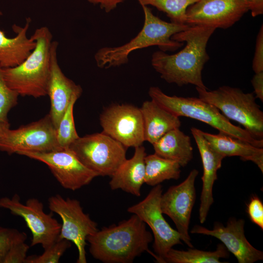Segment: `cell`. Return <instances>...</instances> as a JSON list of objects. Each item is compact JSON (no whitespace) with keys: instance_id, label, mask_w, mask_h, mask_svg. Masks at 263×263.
<instances>
[{"instance_id":"obj_1","label":"cell","mask_w":263,"mask_h":263,"mask_svg":"<svg viewBox=\"0 0 263 263\" xmlns=\"http://www.w3.org/2000/svg\"><path fill=\"white\" fill-rule=\"evenodd\" d=\"M216 28L192 25L173 35L172 40L184 42L185 47L177 53L169 55L157 51L151 56V63L161 77L169 83L179 86L192 84L207 89L202 79V71L209 59L207 46Z\"/></svg>"},{"instance_id":"obj_2","label":"cell","mask_w":263,"mask_h":263,"mask_svg":"<svg viewBox=\"0 0 263 263\" xmlns=\"http://www.w3.org/2000/svg\"><path fill=\"white\" fill-rule=\"evenodd\" d=\"M146 224L132 214L117 225L103 227L87 238L93 257L105 263H129L146 251L155 260L157 256L149 249L152 241Z\"/></svg>"},{"instance_id":"obj_3","label":"cell","mask_w":263,"mask_h":263,"mask_svg":"<svg viewBox=\"0 0 263 263\" xmlns=\"http://www.w3.org/2000/svg\"><path fill=\"white\" fill-rule=\"evenodd\" d=\"M144 14V22L141 30L130 41L115 47H103L94 55L97 66L107 69L127 63L130 54L138 49L157 46L163 52H173L184 42L172 40L171 37L188 28L190 25L168 22L155 16L151 9L141 5Z\"/></svg>"},{"instance_id":"obj_4","label":"cell","mask_w":263,"mask_h":263,"mask_svg":"<svg viewBox=\"0 0 263 263\" xmlns=\"http://www.w3.org/2000/svg\"><path fill=\"white\" fill-rule=\"evenodd\" d=\"M31 37L36 42L34 50L19 65L2 68V73L8 87L19 95L38 98L47 95L53 36L42 26Z\"/></svg>"},{"instance_id":"obj_5","label":"cell","mask_w":263,"mask_h":263,"mask_svg":"<svg viewBox=\"0 0 263 263\" xmlns=\"http://www.w3.org/2000/svg\"><path fill=\"white\" fill-rule=\"evenodd\" d=\"M148 93L151 100L178 117L184 116L200 121L220 132L256 147H263V139H256L245 129L233 125L215 106L199 97L169 96L157 87H150Z\"/></svg>"},{"instance_id":"obj_6","label":"cell","mask_w":263,"mask_h":263,"mask_svg":"<svg viewBox=\"0 0 263 263\" xmlns=\"http://www.w3.org/2000/svg\"><path fill=\"white\" fill-rule=\"evenodd\" d=\"M196 89L200 98L215 106L229 120L242 125L254 138L263 139V112L254 93L228 86L213 91Z\"/></svg>"},{"instance_id":"obj_7","label":"cell","mask_w":263,"mask_h":263,"mask_svg":"<svg viewBox=\"0 0 263 263\" xmlns=\"http://www.w3.org/2000/svg\"><path fill=\"white\" fill-rule=\"evenodd\" d=\"M68 148L98 176H112L126 159L127 148L103 132L79 137Z\"/></svg>"},{"instance_id":"obj_8","label":"cell","mask_w":263,"mask_h":263,"mask_svg":"<svg viewBox=\"0 0 263 263\" xmlns=\"http://www.w3.org/2000/svg\"><path fill=\"white\" fill-rule=\"evenodd\" d=\"M50 210L62 220L58 238L73 243L78 251L77 263H86L87 238L98 230L97 224L83 210L79 201L56 194L48 199Z\"/></svg>"},{"instance_id":"obj_9","label":"cell","mask_w":263,"mask_h":263,"mask_svg":"<svg viewBox=\"0 0 263 263\" xmlns=\"http://www.w3.org/2000/svg\"><path fill=\"white\" fill-rule=\"evenodd\" d=\"M162 187L158 184L150 190L141 201L128 207L127 211L137 215L152 230L153 247L157 256L156 261L163 263L168 251L174 245L181 244V236L165 219L160 205Z\"/></svg>"},{"instance_id":"obj_10","label":"cell","mask_w":263,"mask_h":263,"mask_svg":"<svg viewBox=\"0 0 263 263\" xmlns=\"http://www.w3.org/2000/svg\"><path fill=\"white\" fill-rule=\"evenodd\" d=\"M49 114L16 130L8 129L0 137V150L9 154L23 151L45 152L62 149Z\"/></svg>"},{"instance_id":"obj_11","label":"cell","mask_w":263,"mask_h":263,"mask_svg":"<svg viewBox=\"0 0 263 263\" xmlns=\"http://www.w3.org/2000/svg\"><path fill=\"white\" fill-rule=\"evenodd\" d=\"M0 207L24 219L32 233L31 246L41 244L44 249L58 238L61 224L52 214L44 211L43 205L38 199L29 198L23 204L17 194L4 197L0 199Z\"/></svg>"},{"instance_id":"obj_12","label":"cell","mask_w":263,"mask_h":263,"mask_svg":"<svg viewBox=\"0 0 263 263\" xmlns=\"http://www.w3.org/2000/svg\"><path fill=\"white\" fill-rule=\"evenodd\" d=\"M18 154L45 164L66 189L77 190L98 176L85 166L68 148L45 152L23 151Z\"/></svg>"},{"instance_id":"obj_13","label":"cell","mask_w":263,"mask_h":263,"mask_svg":"<svg viewBox=\"0 0 263 263\" xmlns=\"http://www.w3.org/2000/svg\"><path fill=\"white\" fill-rule=\"evenodd\" d=\"M103 132L126 148L141 146L145 141L140 108L129 104H115L105 109L100 116Z\"/></svg>"},{"instance_id":"obj_14","label":"cell","mask_w":263,"mask_h":263,"mask_svg":"<svg viewBox=\"0 0 263 263\" xmlns=\"http://www.w3.org/2000/svg\"><path fill=\"white\" fill-rule=\"evenodd\" d=\"M198 171L192 169L180 184L170 187L162 194L160 205L162 212L173 222L183 241L193 248L188 233L189 225L196 200L195 182Z\"/></svg>"},{"instance_id":"obj_15","label":"cell","mask_w":263,"mask_h":263,"mask_svg":"<svg viewBox=\"0 0 263 263\" xmlns=\"http://www.w3.org/2000/svg\"><path fill=\"white\" fill-rule=\"evenodd\" d=\"M248 11L244 0H200L188 8L186 23L226 29Z\"/></svg>"},{"instance_id":"obj_16","label":"cell","mask_w":263,"mask_h":263,"mask_svg":"<svg viewBox=\"0 0 263 263\" xmlns=\"http://www.w3.org/2000/svg\"><path fill=\"white\" fill-rule=\"evenodd\" d=\"M244 221L230 218L224 226L219 222L214 224L212 229L195 225L190 230L192 234L214 237L222 242L227 250L236 258L239 263H253L263 260V252L255 248L244 235Z\"/></svg>"},{"instance_id":"obj_17","label":"cell","mask_w":263,"mask_h":263,"mask_svg":"<svg viewBox=\"0 0 263 263\" xmlns=\"http://www.w3.org/2000/svg\"><path fill=\"white\" fill-rule=\"evenodd\" d=\"M58 46L57 41H53L47 86V95L51 101L49 114L56 129L72 98L75 96L80 97L82 93L81 87L68 78L62 71L57 59Z\"/></svg>"},{"instance_id":"obj_18","label":"cell","mask_w":263,"mask_h":263,"mask_svg":"<svg viewBox=\"0 0 263 263\" xmlns=\"http://www.w3.org/2000/svg\"><path fill=\"white\" fill-rule=\"evenodd\" d=\"M191 134L196 143L200 154L203 173L202 176V189L199 209V219L201 224L206 221L209 209L214 202L213 187L217 179V171L222 166L224 156L215 150L201 133V130L190 128Z\"/></svg>"},{"instance_id":"obj_19","label":"cell","mask_w":263,"mask_h":263,"mask_svg":"<svg viewBox=\"0 0 263 263\" xmlns=\"http://www.w3.org/2000/svg\"><path fill=\"white\" fill-rule=\"evenodd\" d=\"M145 148H135L133 156L126 159L111 176L109 182L112 190L121 189L136 196L141 195V188L145 183Z\"/></svg>"},{"instance_id":"obj_20","label":"cell","mask_w":263,"mask_h":263,"mask_svg":"<svg viewBox=\"0 0 263 263\" xmlns=\"http://www.w3.org/2000/svg\"><path fill=\"white\" fill-rule=\"evenodd\" d=\"M31 22V19L28 18L23 27L13 25L12 29L16 35L12 38L6 37L0 29V66L2 68L19 65L35 49L36 42L32 37H27Z\"/></svg>"},{"instance_id":"obj_21","label":"cell","mask_w":263,"mask_h":263,"mask_svg":"<svg viewBox=\"0 0 263 263\" xmlns=\"http://www.w3.org/2000/svg\"><path fill=\"white\" fill-rule=\"evenodd\" d=\"M201 133L210 146L225 157L239 156L242 160L252 161L263 172V148L222 132L212 134L201 131Z\"/></svg>"},{"instance_id":"obj_22","label":"cell","mask_w":263,"mask_h":263,"mask_svg":"<svg viewBox=\"0 0 263 263\" xmlns=\"http://www.w3.org/2000/svg\"><path fill=\"white\" fill-rule=\"evenodd\" d=\"M140 109L143 121L144 140L152 145L169 131L181 126L179 117L151 99L144 101Z\"/></svg>"},{"instance_id":"obj_23","label":"cell","mask_w":263,"mask_h":263,"mask_svg":"<svg viewBox=\"0 0 263 263\" xmlns=\"http://www.w3.org/2000/svg\"><path fill=\"white\" fill-rule=\"evenodd\" d=\"M154 153L177 162L182 167L193 158V148L190 137L179 128L173 129L152 144Z\"/></svg>"},{"instance_id":"obj_24","label":"cell","mask_w":263,"mask_h":263,"mask_svg":"<svg viewBox=\"0 0 263 263\" xmlns=\"http://www.w3.org/2000/svg\"><path fill=\"white\" fill-rule=\"evenodd\" d=\"M145 183L155 186L165 180H177L180 177L181 166L176 161L154 154L145 157Z\"/></svg>"},{"instance_id":"obj_25","label":"cell","mask_w":263,"mask_h":263,"mask_svg":"<svg viewBox=\"0 0 263 263\" xmlns=\"http://www.w3.org/2000/svg\"><path fill=\"white\" fill-rule=\"evenodd\" d=\"M228 257L229 251L222 244H218L214 251L192 248L184 251L171 248L165 256L163 263H221V259Z\"/></svg>"},{"instance_id":"obj_26","label":"cell","mask_w":263,"mask_h":263,"mask_svg":"<svg viewBox=\"0 0 263 263\" xmlns=\"http://www.w3.org/2000/svg\"><path fill=\"white\" fill-rule=\"evenodd\" d=\"M200 0H137L139 4L152 6L166 14L170 22L186 24L188 8Z\"/></svg>"},{"instance_id":"obj_27","label":"cell","mask_w":263,"mask_h":263,"mask_svg":"<svg viewBox=\"0 0 263 263\" xmlns=\"http://www.w3.org/2000/svg\"><path fill=\"white\" fill-rule=\"evenodd\" d=\"M79 97L74 96L65 111L56 129V138L59 145L66 149L79 136L75 130L73 109L74 105Z\"/></svg>"},{"instance_id":"obj_28","label":"cell","mask_w":263,"mask_h":263,"mask_svg":"<svg viewBox=\"0 0 263 263\" xmlns=\"http://www.w3.org/2000/svg\"><path fill=\"white\" fill-rule=\"evenodd\" d=\"M71 246L70 241L58 238L51 245L44 249L41 255L27 257L26 263H58Z\"/></svg>"},{"instance_id":"obj_29","label":"cell","mask_w":263,"mask_h":263,"mask_svg":"<svg viewBox=\"0 0 263 263\" xmlns=\"http://www.w3.org/2000/svg\"><path fill=\"white\" fill-rule=\"evenodd\" d=\"M0 66V122H8L7 115L18 103L19 94L10 88L5 82Z\"/></svg>"},{"instance_id":"obj_30","label":"cell","mask_w":263,"mask_h":263,"mask_svg":"<svg viewBox=\"0 0 263 263\" xmlns=\"http://www.w3.org/2000/svg\"><path fill=\"white\" fill-rule=\"evenodd\" d=\"M26 238L24 232L0 226V263H3L5 257L12 245L18 241Z\"/></svg>"},{"instance_id":"obj_31","label":"cell","mask_w":263,"mask_h":263,"mask_svg":"<svg viewBox=\"0 0 263 263\" xmlns=\"http://www.w3.org/2000/svg\"><path fill=\"white\" fill-rule=\"evenodd\" d=\"M26 239H21L15 243L6 254L3 263H26L27 253L29 246L25 243Z\"/></svg>"},{"instance_id":"obj_32","label":"cell","mask_w":263,"mask_h":263,"mask_svg":"<svg viewBox=\"0 0 263 263\" xmlns=\"http://www.w3.org/2000/svg\"><path fill=\"white\" fill-rule=\"evenodd\" d=\"M247 212L251 221L263 230V204L257 195L250 198Z\"/></svg>"},{"instance_id":"obj_33","label":"cell","mask_w":263,"mask_h":263,"mask_svg":"<svg viewBox=\"0 0 263 263\" xmlns=\"http://www.w3.org/2000/svg\"><path fill=\"white\" fill-rule=\"evenodd\" d=\"M252 69L255 73L263 72V26L257 36L255 51L252 62Z\"/></svg>"},{"instance_id":"obj_34","label":"cell","mask_w":263,"mask_h":263,"mask_svg":"<svg viewBox=\"0 0 263 263\" xmlns=\"http://www.w3.org/2000/svg\"><path fill=\"white\" fill-rule=\"evenodd\" d=\"M255 97L263 101V72L255 73L251 80Z\"/></svg>"},{"instance_id":"obj_35","label":"cell","mask_w":263,"mask_h":263,"mask_svg":"<svg viewBox=\"0 0 263 263\" xmlns=\"http://www.w3.org/2000/svg\"><path fill=\"white\" fill-rule=\"evenodd\" d=\"M89 2L98 5L106 13L110 12L116 8L117 5L126 0H87Z\"/></svg>"},{"instance_id":"obj_36","label":"cell","mask_w":263,"mask_h":263,"mask_svg":"<svg viewBox=\"0 0 263 263\" xmlns=\"http://www.w3.org/2000/svg\"><path fill=\"white\" fill-rule=\"evenodd\" d=\"M253 17L263 14V0H244Z\"/></svg>"},{"instance_id":"obj_37","label":"cell","mask_w":263,"mask_h":263,"mask_svg":"<svg viewBox=\"0 0 263 263\" xmlns=\"http://www.w3.org/2000/svg\"><path fill=\"white\" fill-rule=\"evenodd\" d=\"M10 127L9 122H0V137L3 134L4 132Z\"/></svg>"},{"instance_id":"obj_38","label":"cell","mask_w":263,"mask_h":263,"mask_svg":"<svg viewBox=\"0 0 263 263\" xmlns=\"http://www.w3.org/2000/svg\"><path fill=\"white\" fill-rule=\"evenodd\" d=\"M2 15V13L0 11V15Z\"/></svg>"}]
</instances>
